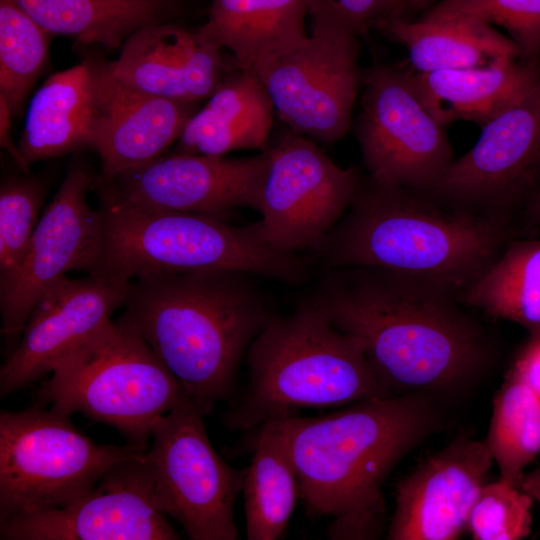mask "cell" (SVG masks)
<instances>
[{"mask_svg": "<svg viewBox=\"0 0 540 540\" xmlns=\"http://www.w3.org/2000/svg\"><path fill=\"white\" fill-rule=\"evenodd\" d=\"M309 300L362 342L393 395L455 389L495 356L460 291L427 277L374 266L329 269Z\"/></svg>", "mask_w": 540, "mask_h": 540, "instance_id": "cell-1", "label": "cell"}, {"mask_svg": "<svg viewBox=\"0 0 540 540\" xmlns=\"http://www.w3.org/2000/svg\"><path fill=\"white\" fill-rule=\"evenodd\" d=\"M445 424L436 395L428 392L364 399L315 417L289 415L288 447L306 512L333 518L330 539L379 538L387 477Z\"/></svg>", "mask_w": 540, "mask_h": 540, "instance_id": "cell-2", "label": "cell"}, {"mask_svg": "<svg viewBox=\"0 0 540 540\" xmlns=\"http://www.w3.org/2000/svg\"><path fill=\"white\" fill-rule=\"evenodd\" d=\"M526 225L453 207L428 191L360 176L354 198L313 253L326 270L374 266L427 277L460 292Z\"/></svg>", "mask_w": 540, "mask_h": 540, "instance_id": "cell-3", "label": "cell"}, {"mask_svg": "<svg viewBox=\"0 0 540 540\" xmlns=\"http://www.w3.org/2000/svg\"><path fill=\"white\" fill-rule=\"evenodd\" d=\"M254 277L214 270L130 281L117 322L149 345L204 415L229 398L242 358L273 315Z\"/></svg>", "mask_w": 540, "mask_h": 540, "instance_id": "cell-4", "label": "cell"}, {"mask_svg": "<svg viewBox=\"0 0 540 540\" xmlns=\"http://www.w3.org/2000/svg\"><path fill=\"white\" fill-rule=\"evenodd\" d=\"M245 357L247 385L222 417L231 431H248L303 408L393 396L362 342L334 327L310 300L292 314H273Z\"/></svg>", "mask_w": 540, "mask_h": 540, "instance_id": "cell-5", "label": "cell"}, {"mask_svg": "<svg viewBox=\"0 0 540 540\" xmlns=\"http://www.w3.org/2000/svg\"><path fill=\"white\" fill-rule=\"evenodd\" d=\"M104 220L100 266L129 280L214 270L241 271L289 284L303 283L308 261L278 251L255 224L238 227L226 219L132 204L99 188Z\"/></svg>", "mask_w": 540, "mask_h": 540, "instance_id": "cell-6", "label": "cell"}, {"mask_svg": "<svg viewBox=\"0 0 540 540\" xmlns=\"http://www.w3.org/2000/svg\"><path fill=\"white\" fill-rule=\"evenodd\" d=\"M38 391L41 404L78 412L148 449L155 423L188 396L149 345L109 321L63 357Z\"/></svg>", "mask_w": 540, "mask_h": 540, "instance_id": "cell-7", "label": "cell"}, {"mask_svg": "<svg viewBox=\"0 0 540 540\" xmlns=\"http://www.w3.org/2000/svg\"><path fill=\"white\" fill-rule=\"evenodd\" d=\"M147 449L98 444L54 409L0 413V522L60 508L116 464Z\"/></svg>", "mask_w": 540, "mask_h": 540, "instance_id": "cell-8", "label": "cell"}, {"mask_svg": "<svg viewBox=\"0 0 540 540\" xmlns=\"http://www.w3.org/2000/svg\"><path fill=\"white\" fill-rule=\"evenodd\" d=\"M204 414L189 397L154 425L145 452L160 509L191 540H236L234 504L248 467L236 469L216 452Z\"/></svg>", "mask_w": 540, "mask_h": 540, "instance_id": "cell-9", "label": "cell"}, {"mask_svg": "<svg viewBox=\"0 0 540 540\" xmlns=\"http://www.w3.org/2000/svg\"><path fill=\"white\" fill-rule=\"evenodd\" d=\"M362 84L356 137L368 175L384 184L432 190L454 161L453 151L410 70L375 66L362 75Z\"/></svg>", "mask_w": 540, "mask_h": 540, "instance_id": "cell-10", "label": "cell"}, {"mask_svg": "<svg viewBox=\"0 0 540 540\" xmlns=\"http://www.w3.org/2000/svg\"><path fill=\"white\" fill-rule=\"evenodd\" d=\"M358 35L312 19V34L272 58L256 75L292 131L333 143L349 130L362 75Z\"/></svg>", "mask_w": 540, "mask_h": 540, "instance_id": "cell-11", "label": "cell"}, {"mask_svg": "<svg viewBox=\"0 0 540 540\" xmlns=\"http://www.w3.org/2000/svg\"><path fill=\"white\" fill-rule=\"evenodd\" d=\"M267 150L256 229L278 251H314L350 206L361 174L355 167H339L292 130Z\"/></svg>", "mask_w": 540, "mask_h": 540, "instance_id": "cell-12", "label": "cell"}, {"mask_svg": "<svg viewBox=\"0 0 540 540\" xmlns=\"http://www.w3.org/2000/svg\"><path fill=\"white\" fill-rule=\"evenodd\" d=\"M481 128L428 192L453 207L524 224L523 204L540 177V80Z\"/></svg>", "mask_w": 540, "mask_h": 540, "instance_id": "cell-13", "label": "cell"}, {"mask_svg": "<svg viewBox=\"0 0 540 540\" xmlns=\"http://www.w3.org/2000/svg\"><path fill=\"white\" fill-rule=\"evenodd\" d=\"M91 172L72 165L52 201L42 212L19 265L0 278L2 335L12 351L41 295L72 270L99 268L104 220L101 210L90 207L87 192Z\"/></svg>", "mask_w": 540, "mask_h": 540, "instance_id": "cell-14", "label": "cell"}, {"mask_svg": "<svg viewBox=\"0 0 540 540\" xmlns=\"http://www.w3.org/2000/svg\"><path fill=\"white\" fill-rule=\"evenodd\" d=\"M145 452L113 466L70 504L0 522V539H181L157 503Z\"/></svg>", "mask_w": 540, "mask_h": 540, "instance_id": "cell-15", "label": "cell"}, {"mask_svg": "<svg viewBox=\"0 0 540 540\" xmlns=\"http://www.w3.org/2000/svg\"><path fill=\"white\" fill-rule=\"evenodd\" d=\"M118 274L96 269L88 276H65L35 303L17 346L0 369V395L27 387L111 321L122 308L130 284Z\"/></svg>", "mask_w": 540, "mask_h": 540, "instance_id": "cell-16", "label": "cell"}, {"mask_svg": "<svg viewBox=\"0 0 540 540\" xmlns=\"http://www.w3.org/2000/svg\"><path fill=\"white\" fill-rule=\"evenodd\" d=\"M268 163V150L243 158L174 153L101 187L132 204L226 219L240 207L259 211Z\"/></svg>", "mask_w": 540, "mask_h": 540, "instance_id": "cell-17", "label": "cell"}, {"mask_svg": "<svg viewBox=\"0 0 540 540\" xmlns=\"http://www.w3.org/2000/svg\"><path fill=\"white\" fill-rule=\"evenodd\" d=\"M493 464L484 442L456 439L428 457L397 486L389 540H454Z\"/></svg>", "mask_w": 540, "mask_h": 540, "instance_id": "cell-18", "label": "cell"}, {"mask_svg": "<svg viewBox=\"0 0 540 540\" xmlns=\"http://www.w3.org/2000/svg\"><path fill=\"white\" fill-rule=\"evenodd\" d=\"M94 68L97 121L94 147L103 180L142 167L181 136L193 115L190 102L136 91Z\"/></svg>", "mask_w": 540, "mask_h": 540, "instance_id": "cell-19", "label": "cell"}, {"mask_svg": "<svg viewBox=\"0 0 540 540\" xmlns=\"http://www.w3.org/2000/svg\"><path fill=\"white\" fill-rule=\"evenodd\" d=\"M222 49L198 30L153 24L132 34L119 57L103 66L136 91L193 103L223 80Z\"/></svg>", "mask_w": 540, "mask_h": 540, "instance_id": "cell-20", "label": "cell"}, {"mask_svg": "<svg viewBox=\"0 0 540 540\" xmlns=\"http://www.w3.org/2000/svg\"><path fill=\"white\" fill-rule=\"evenodd\" d=\"M412 83L434 119L444 128L459 120L481 127L540 80V61L507 60L487 67L410 70Z\"/></svg>", "mask_w": 540, "mask_h": 540, "instance_id": "cell-21", "label": "cell"}, {"mask_svg": "<svg viewBox=\"0 0 540 540\" xmlns=\"http://www.w3.org/2000/svg\"><path fill=\"white\" fill-rule=\"evenodd\" d=\"M94 68L87 63L51 75L30 101L19 149L28 166L94 147Z\"/></svg>", "mask_w": 540, "mask_h": 540, "instance_id": "cell-22", "label": "cell"}, {"mask_svg": "<svg viewBox=\"0 0 540 540\" xmlns=\"http://www.w3.org/2000/svg\"><path fill=\"white\" fill-rule=\"evenodd\" d=\"M274 106L255 73L237 69L223 78L206 105L188 120L175 153L224 156L267 150Z\"/></svg>", "mask_w": 540, "mask_h": 540, "instance_id": "cell-23", "label": "cell"}, {"mask_svg": "<svg viewBox=\"0 0 540 540\" xmlns=\"http://www.w3.org/2000/svg\"><path fill=\"white\" fill-rule=\"evenodd\" d=\"M307 0H213L198 31L228 49L237 69L256 73L306 37Z\"/></svg>", "mask_w": 540, "mask_h": 540, "instance_id": "cell-24", "label": "cell"}, {"mask_svg": "<svg viewBox=\"0 0 540 540\" xmlns=\"http://www.w3.org/2000/svg\"><path fill=\"white\" fill-rule=\"evenodd\" d=\"M408 52L415 72L487 67L523 57L519 46L494 26L464 17L406 21L382 26Z\"/></svg>", "mask_w": 540, "mask_h": 540, "instance_id": "cell-25", "label": "cell"}, {"mask_svg": "<svg viewBox=\"0 0 540 540\" xmlns=\"http://www.w3.org/2000/svg\"><path fill=\"white\" fill-rule=\"evenodd\" d=\"M288 416L271 418L260 425L242 490L248 540L278 539L299 497L288 447Z\"/></svg>", "mask_w": 540, "mask_h": 540, "instance_id": "cell-26", "label": "cell"}, {"mask_svg": "<svg viewBox=\"0 0 540 540\" xmlns=\"http://www.w3.org/2000/svg\"><path fill=\"white\" fill-rule=\"evenodd\" d=\"M462 302L540 336V239L511 240L494 261L460 292Z\"/></svg>", "mask_w": 540, "mask_h": 540, "instance_id": "cell-27", "label": "cell"}, {"mask_svg": "<svg viewBox=\"0 0 540 540\" xmlns=\"http://www.w3.org/2000/svg\"><path fill=\"white\" fill-rule=\"evenodd\" d=\"M49 34L83 44L118 48L138 30L156 24L161 0H11Z\"/></svg>", "mask_w": 540, "mask_h": 540, "instance_id": "cell-28", "label": "cell"}, {"mask_svg": "<svg viewBox=\"0 0 540 540\" xmlns=\"http://www.w3.org/2000/svg\"><path fill=\"white\" fill-rule=\"evenodd\" d=\"M484 443L500 478L514 485L540 453V398L510 368L494 398Z\"/></svg>", "mask_w": 540, "mask_h": 540, "instance_id": "cell-29", "label": "cell"}, {"mask_svg": "<svg viewBox=\"0 0 540 540\" xmlns=\"http://www.w3.org/2000/svg\"><path fill=\"white\" fill-rule=\"evenodd\" d=\"M49 33L11 0H0V95L13 116L26 98L48 56Z\"/></svg>", "mask_w": 540, "mask_h": 540, "instance_id": "cell-30", "label": "cell"}, {"mask_svg": "<svg viewBox=\"0 0 540 540\" xmlns=\"http://www.w3.org/2000/svg\"><path fill=\"white\" fill-rule=\"evenodd\" d=\"M464 17L504 28L525 59L540 56V0H442L421 17Z\"/></svg>", "mask_w": 540, "mask_h": 540, "instance_id": "cell-31", "label": "cell"}, {"mask_svg": "<svg viewBox=\"0 0 540 540\" xmlns=\"http://www.w3.org/2000/svg\"><path fill=\"white\" fill-rule=\"evenodd\" d=\"M46 187L31 177H10L0 187V278L24 257L41 218Z\"/></svg>", "mask_w": 540, "mask_h": 540, "instance_id": "cell-32", "label": "cell"}, {"mask_svg": "<svg viewBox=\"0 0 540 540\" xmlns=\"http://www.w3.org/2000/svg\"><path fill=\"white\" fill-rule=\"evenodd\" d=\"M534 499L503 479L487 483L475 502L467 529L475 540H520L532 529Z\"/></svg>", "mask_w": 540, "mask_h": 540, "instance_id": "cell-33", "label": "cell"}, {"mask_svg": "<svg viewBox=\"0 0 540 540\" xmlns=\"http://www.w3.org/2000/svg\"><path fill=\"white\" fill-rule=\"evenodd\" d=\"M312 19L342 26L356 35L382 26L401 11V0H307Z\"/></svg>", "mask_w": 540, "mask_h": 540, "instance_id": "cell-34", "label": "cell"}, {"mask_svg": "<svg viewBox=\"0 0 540 540\" xmlns=\"http://www.w3.org/2000/svg\"><path fill=\"white\" fill-rule=\"evenodd\" d=\"M510 369L540 398V336L527 339L515 354Z\"/></svg>", "mask_w": 540, "mask_h": 540, "instance_id": "cell-35", "label": "cell"}, {"mask_svg": "<svg viewBox=\"0 0 540 540\" xmlns=\"http://www.w3.org/2000/svg\"><path fill=\"white\" fill-rule=\"evenodd\" d=\"M13 115L3 96L0 95V144L6 150L24 173L29 171L19 146H17L11 136V120Z\"/></svg>", "mask_w": 540, "mask_h": 540, "instance_id": "cell-36", "label": "cell"}, {"mask_svg": "<svg viewBox=\"0 0 540 540\" xmlns=\"http://www.w3.org/2000/svg\"><path fill=\"white\" fill-rule=\"evenodd\" d=\"M521 217L531 229H540V177L523 204Z\"/></svg>", "mask_w": 540, "mask_h": 540, "instance_id": "cell-37", "label": "cell"}, {"mask_svg": "<svg viewBox=\"0 0 540 540\" xmlns=\"http://www.w3.org/2000/svg\"><path fill=\"white\" fill-rule=\"evenodd\" d=\"M517 486L540 503V466L530 472H523Z\"/></svg>", "mask_w": 540, "mask_h": 540, "instance_id": "cell-38", "label": "cell"}, {"mask_svg": "<svg viewBox=\"0 0 540 540\" xmlns=\"http://www.w3.org/2000/svg\"><path fill=\"white\" fill-rule=\"evenodd\" d=\"M442 0H401V11L407 8L419 9L433 6Z\"/></svg>", "mask_w": 540, "mask_h": 540, "instance_id": "cell-39", "label": "cell"}]
</instances>
